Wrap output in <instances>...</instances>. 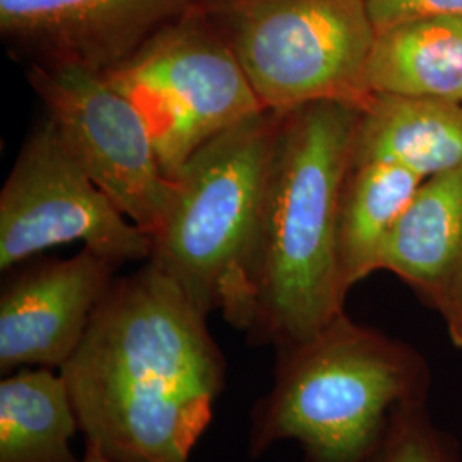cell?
Masks as SVG:
<instances>
[{
  "mask_svg": "<svg viewBox=\"0 0 462 462\" xmlns=\"http://www.w3.org/2000/svg\"><path fill=\"white\" fill-rule=\"evenodd\" d=\"M103 76L144 118L170 180L216 135L264 110L206 11L166 26Z\"/></svg>",
  "mask_w": 462,
  "mask_h": 462,
  "instance_id": "obj_6",
  "label": "cell"
},
{
  "mask_svg": "<svg viewBox=\"0 0 462 462\" xmlns=\"http://www.w3.org/2000/svg\"><path fill=\"white\" fill-rule=\"evenodd\" d=\"M81 431L60 372L19 368L0 382V462H81L70 447Z\"/></svg>",
  "mask_w": 462,
  "mask_h": 462,
  "instance_id": "obj_15",
  "label": "cell"
},
{
  "mask_svg": "<svg viewBox=\"0 0 462 462\" xmlns=\"http://www.w3.org/2000/svg\"><path fill=\"white\" fill-rule=\"evenodd\" d=\"M208 16L267 110L314 101L364 108L375 24L365 0H213Z\"/></svg>",
  "mask_w": 462,
  "mask_h": 462,
  "instance_id": "obj_5",
  "label": "cell"
},
{
  "mask_svg": "<svg viewBox=\"0 0 462 462\" xmlns=\"http://www.w3.org/2000/svg\"><path fill=\"white\" fill-rule=\"evenodd\" d=\"M76 242L120 265L148 263L152 254V236L116 208L47 116L0 192V271Z\"/></svg>",
  "mask_w": 462,
  "mask_h": 462,
  "instance_id": "obj_7",
  "label": "cell"
},
{
  "mask_svg": "<svg viewBox=\"0 0 462 462\" xmlns=\"http://www.w3.org/2000/svg\"><path fill=\"white\" fill-rule=\"evenodd\" d=\"M423 182L394 163L349 166L337 217V261L346 295L379 271L382 247Z\"/></svg>",
  "mask_w": 462,
  "mask_h": 462,
  "instance_id": "obj_14",
  "label": "cell"
},
{
  "mask_svg": "<svg viewBox=\"0 0 462 462\" xmlns=\"http://www.w3.org/2000/svg\"><path fill=\"white\" fill-rule=\"evenodd\" d=\"M366 86L372 95L462 101V14L413 17L379 30Z\"/></svg>",
  "mask_w": 462,
  "mask_h": 462,
  "instance_id": "obj_13",
  "label": "cell"
},
{
  "mask_svg": "<svg viewBox=\"0 0 462 462\" xmlns=\"http://www.w3.org/2000/svg\"><path fill=\"white\" fill-rule=\"evenodd\" d=\"M59 372L86 444L114 462H190L226 383L208 315L149 261L114 281Z\"/></svg>",
  "mask_w": 462,
  "mask_h": 462,
  "instance_id": "obj_1",
  "label": "cell"
},
{
  "mask_svg": "<svg viewBox=\"0 0 462 462\" xmlns=\"http://www.w3.org/2000/svg\"><path fill=\"white\" fill-rule=\"evenodd\" d=\"M81 462H114L112 459H108L106 456H103L101 452H99L97 447L89 446V444H86L84 447V454L83 457H81Z\"/></svg>",
  "mask_w": 462,
  "mask_h": 462,
  "instance_id": "obj_18",
  "label": "cell"
},
{
  "mask_svg": "<svg viewBox=\"0 0 462 462\" xmlns=\"http://www.w3.org/2000/svg\"><path fill=\"white\" fill-rule=\"evenodd\" d=\"M379 271L408 282L462 347V166L420 187L382 247Z\"/></svg>",
  "mask_w": 462,
  "mask_h": 462,
  "instance_id": "obj_11",
  "label": "cell"
},
{
  "mask_svg": "<svg viewBox=\"0 0 462 462\" xmlns=\"http://www.w3.org/2000/svg\"><path fill=\"white\" fill-rule=\"evenodd\" d=\"M28 79L93 180L152 236L173 183L139 110L101 72L84 67L30 64Z\"/></svg>",
  "mask_w": 462,
  "mask_h": 462,
  "instance_id": "obj_8",
  "label": "cell"
},
{
  "mask_svg": "<svg viewBox=\"0 0 462 462\" xmlns=\"http://www.w3.org/2000/svg\"><path fill=\"white\" fill-rule=\"evenodd\" d=\"M120 264L83 247L69 259L26 261L0 293V372L62 368L83 343Z\"/></svg>",
  "mask_w": 462,
  "mask_h": 462,
  "instance_id": "obj_10",
  "label": "cell"
},
{
  "mask_svg": "<svg viewBox=\"0 0 462 462\" xmlns=\"http://www.w3.org/2000/svg\"><path fill=\"white\" fill-rule=\"evenodd\" d=\"M368 462L461 461L446 431L433 423L425 401L397 410Z\"/></svg>",
  "mask_w": 462,
  "mask_h": 462,
  "instance_id": "obj_16",
  "label": "cell"
},
{
  "mask_svg": "<svg viewBox=\"0 0 462 462\" xmlns=\"http://www.w3.org/2000/svg\"><path fill=\"white\" fill-rule=\"evenodd\" d=\"M430 382L416 349L341 314L278 351L274 382L252 408L248 454L293 440L305 462H368L397 410L427 401Z\"/></svg>",
  "mask_w": 462,
  "mask_h": 462,
  "instance_id": "obj_3",
  "label": "cell"
},
{
  "mask_svg": "<svg viewBox=\"0 0 462 462\" xmlns=\"http://www.w3.org/2000/svg\"><path fill=\"white\" fill-rule=\"evenodd\" d=\"M375 30L413 17L462 14V0H365Z\"/></svg>",
  "mask_w": 462,
  "mask_h": 462,
  "instance_id": "obj_17",
  "label": "cell"
},
{
  "mask_svg": "<svg viewBox=\"0 0 462 462\" xmlns=\"http://www.w3.org/2000/svg\"><path fill=\"white\" fill-rule=\"evenodd\" d=\"M261 110L216 135L171 180L165 219L149 263L206 315L219 312L248 334L254 259L265 175L280 120Z\"/></svg>",
  "mask_w": 462,
  "mask_h": 462,
  "instance_id": "obj_4",
  "label": "cell"
},
{
  "mask_svg": "<svg viewBox=\"0 0 462 462\" xmlns=\"http://www.w3.org/2000/svg\"><path fill=\"white\" fill-rule=\"evenodd\" d=\"M385 162L421 180L462 166V101L374 95L365 105L351 165Z\"/></svg>",
  "mask_w": 462,
  "mask_h": 462,
  "instance_id": "obj_12",
  "label": "cell"
},
{
  "mask_svg": "<svg viewBox=\"0 0 462 462\" xmlns=\"http://www.w3.org/2000/svg\"><path fill=\"white\" fill-rule=\"evenodd\" d=\"M360 114L343 101L280 114L259 213L252 343L290 349L345 314L337 217Z\"/></svg>",
  "mask_w": 462,
  "mask_h": 462,
  "instance_id": "obj_2",
  "label": "cell"
},
{
  "mask_svg": "<svg viewBox=\"0 0 462 462\" xmlns=\"http://www.w3.org/2000/svg\"><path fill=\"white\" fill-rule=\"evenodd\" d=\"M213 0H0V33L30 64L106 72Z\"/></svg>",
  "mask_w": 462,
  "mask_h": 462,
  "instance_id": "obj_9",
  "label": "cell"
}]
</instances>
